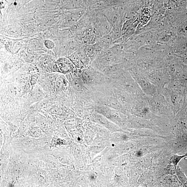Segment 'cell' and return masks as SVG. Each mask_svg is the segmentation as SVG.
<instances>
[{
	"label": "cell",
	"mask_w": 187,
	"mask_h": 187,
	"mask_svg": "<svg viewBox=\"0 0 187 187\" xmlns=\"http://www.w3.org/2000/svg\"><path fill=\"white\" fill-rule=\"evenodd\" d=\"M71 84L74 89L78 91H81L83 89V82L80 78H75L72 81Z\"/></svg>",
	"instance_id": "obj_4"
},
{
	"label": "cell",
	"mask_w": 187,
	"mask_h": 187,
	"mask_svg": "<svg viewBox=\"0 0 187 187\" xmlns=\"http://www.w3.org/2000/svg\"><path fill=\"white\" fill-rule=\"evenodd\" d=\"M176 173L180 182L184 186H187V177L183 170L178 166L176 167Z\"/></svg>",
	"instance_id": "obj_3"
},
{
	"label": "cell",
	"mask_w": 187,
	"mask_h": 187,
	"mask_svg": "<svg viewBox=\"0 0 187 187\" xmlns=\"http://www.w3.org/2000/svg\"><path fill=\"white\" fill-rule=\"evenodd\" d=\"M17 166V168L16 167H15V172H16V173L17 174H19V172H20V173H21V171H20L22 169L21 167L19 166Z\"/></svg>",
	"instance_id": "obj_9"
},
{
	"label": "cell",
	"mask_w": 187,
	"mask_h": 187,
	"mask_svg": "<svg viewBox=\"0 0 187 187\" xmlns=\"http://www.w3.org/2000/svg\"><path fill=\"white\" fill-rule=\"evenodd\" d=\"M185 155H186V157H187V153H186V154H185Z\"/></svg>",
	"instance_id": "obj_10"
},
{
	"label": "cell",
	"mask_w": 187,
	"mask_h": 187,
	"mask_svg": "<svg viewBox=\"0 0 187 187\" xmlns=\"http://www.w3.org/2000/svg\"><path fill=\"white\" fill-rule=\"evenodd\" d=\"M112 40L110 35H107L101 39L100 40L99 44H100L101 46L107 47L111 44Z\"/></svg>",
	"instance_id": "obj_5"
},
{
	"label": "cell",
	"mask_w": 187,
	"mask_h": 187,
	"mask_svg": "<svg viewBox=\"0 0 187 187\" xmlns=\"http://www.w3.org/2000/svg\"><path fill=\"white\" fill-rule=\"evenodd\" d=\"M58 71L62 74H67L71 71L74 69L73 64L66 58L59 59L55 63Z\"/></svg>",
	"instance_id": "obj_1"
},
{
	"label": "cell",
	"mask_w": 187,
	"mask_h": 187,
	"mask_svg": "<svg viewBox=\"0 0 187 187\" xmlns=\"http://www.w3.org/2000/svg\"><path fill=\"white\" fill-rule=\"evenodd\" d=\"M83 78L86 82H90L92 80V77L88 71H85L82 75Z\"/></svg>",
	"instance_id": "obj_8"
},
{
	"label": "cell",
	"mask_w": 187,
	"mask_h": 187,
	"mask_svg": "<svg viewBox=\"0 0 187 187\" xmlns=\"http://www.w3.org/2000/svg\"><path fill=\"white\" fill-rule=\"evenodd\" d=\"M186 157V155H174L172 156L170 160V164L173 165L175 167H177L178 164L181 160L184 157Z\"/></svg>",
	"instance_id": "obj_6"
},
{
	"label": "cell",
	"mask_w": 187,
	"mask_h": 187,
	"mask_svg": "<svg viewBox=\"0 0 187 187\" xmlns=\"http://www.w3.org/2000/svg\"><path fill=\"white\" fill-rule=\"evenodd\" d=\"M68 82L63 75H60L57 79L55 85L56 91L60 92L64 91L68 88Z\"/></svg>",
	"instance_id": "obj_2"
},
{
	"label": "cell",
	"mask_w": 187,
	"mask_h": 187,
	"mask_svg": "<svg viewBox=\"0 0 187 187\" xmlns=\"http://www.w3.org/2000/svg\"><path fill=\"white\" fill-rule=\"evenodd\" d=\"M85 52L88 57L91 58H93L95 54V48L91 45L87 46Z\"/></svg>",
	"instance_id": "obj_7"
}]
</instances>
